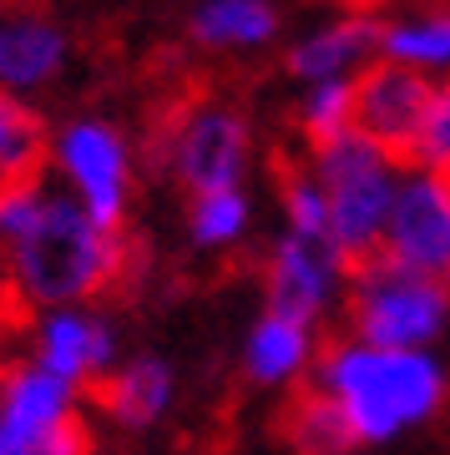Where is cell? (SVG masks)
Segmentation results:
<instances>
[{
    "mask_svg": "<svg viewBox=\"0 0 450 455\" xmlns=\"http://www.w3.org/2000/svg\"><path fill=\"white\" fill-rule=\"evenodd\" d=\"M11 278L26 293V304H71V299H101L122 283L132 253L122 233H107L86 218L71 197H46L36 223L20 233Z\"/></svg>",
    "mask_w": 450,
    "mask_h": 455,
    "instance_id": "cell-1",
    "label": "cell"
},
{
    "mask_svg": "<svg viewBox=\"0 0 450 455\" xmlns=\"http://www.w3.org/2000/svg\"><path fill=\"white\" fill-rule=\"evenodd\" d=\"M319 385L339 395L359 440H385L440 405V374L410 349H365L339 334L319 344Z\"/></svg>",
    "mask_w": 450,
    "mask_h": 455,
    "instance_id": "cell-2",
    "label": "cell"
},
{
    "mask_svg": "<svg viewBox=\"0 0 450 455\" xmlns=\"http://www.w3.org/2000/svg\"><path fill=\"white\" fill-rule=\"evenodd\" d=\"M339 274L350 278V329L365 339V349H405L430 339L450 309V283L400 263L385 238Z\"/></svg>",
    "mask_w": 450,
    "mask_h": 455,
    "instance_id": "cell-3",
    "label": "cell"
},
{
    "mask_svg": "<svg viewBox=\"0 0 450 455\" xmlns=\"http://www.w3.org/2000/svg\"><path fill=\"white\" fill-rule=\"evenodd\" d=\"M314 182L324 193L329 243H334L339 268L365 259L385 238V218H390V172L380 163V152L350 132L334 147L314 152Z\"/></svg>",
    "mask_w": 450,
    "mask_h": 455,
    "instance_id": "cell-4",
    "label": "cell"
},
{
    "mask_svg": "<svg viewBox=\"0 0 450 455\" xmlns=\"http://www.w3.org/2000/svg\"><path fill=\"white\" fill-rule=\"evenodd\" d=\"M435 82L410 61H374L350 82V132L390 167H415V142Z\"/></svg>",
    "mask_w": 450,
    "mask_h": 455,
    "instance_id": "cell-5",
    "label": "cell"
},
{
    "mask_svg": "<svg viewBox=\"0 0 450 455\" xmlns=\"http://www.w3.org/2000/svg\"><path fill=\"white\" fill-rule=\"evenodd\" d=\"M173 142V167L182 188L193 197L208 193H233V182L243 172V152H248V127L243 116L223 112V107H197V101H177V112L167 116V127L157 132Z\"/></svg>",
    "mask_w": 450,
    "mask_h": 455,
    "instance_id": "cell-6",
    "label": "cell"
},
{
    "mask_svg": "<svg viewBox=\"0 0 450 455\" xmlns=\"http://www.w3.org/2000/svg\"><path fill=\"white\" fill-rule=\"evenodd\" d=\"M56 152H61L71 182L86 197V218L107 233H117L122 197H127V152L117 142V132L101 127V122H76V127H66Z\"/></svg>",
    "mask_w": 450,
    "mask_h": 455,
    "instance_id": "cell-7",
    "label": "cell"
},
{
    "mask_svg": "<svg viewBox=\"0 0 450 455\" xmlns=\"http://www.w3.org/2000/svg\"><path fill=\"white\" fill-rule=\"evenodd\" d=\"M385 248L400 263L450 283V203L430 178L410 182L385 218Z\"/></svg>",
    "mask_w": 450,
    "mask_h": 455,
    "instance_id": "cell-8",
    "label": "cell"
},
{
    "mask_svg": "<svg viewBox=\"0 0 450 455\" xmlns=\"http://www.w3.org/2000/svg\"><path fill=\"white\" fill-rule=\"evenodd\" d=\"M339 268L334 248L329 243H309V238H284L278 253L269 259V319H284V324L309 329L314 314L324 309V289H329V274Z\"/></svg>",
    "mask_w": 450,
    "mask_h": 455,
    "instance_id": "cell-9",
    "label": "cell"
},
{
    "mask_svg": "<svg viewBox=\"0 0 450 455\" xmlns=\"http://www.w3.org/2000/svg\"><path fill=\"white\" fill-rule=\"evenodd\" d=\"M274 435L289 445V455H350L359 445L350 410L339 405V395L324 390V385H299L284 400Z\"/></svg>",
    "mask_w": 450,
    "mask_h": 455,
    "instance_id": "cell-10",
    "label": "cell"
},
{
    "mask_svg": "<svg viewBox=\"0 0 450 455\" xmlns=\"http://www.w3.org/2000/svg\"><path fill=\"white\" fill-rule=\"evenodd\" d=\"M112 359V334L97 319H81V314H56L41 329V370L56 374L61 385L76 379H97V370Z\"/></svg>",
    "mask_w": 450,
    "mask_h": 455,
    "instance_id": "cell-11",
    "label": "cell"
},
{
    "mask_svg": "<svg viewBox=\"0 0 450 455\" xmlns=\"http://www.w3.org/2000/svg\"><path fill=\"white\" fill-rule=\"evenodd\" d=\"M167 395H173V374H167L162 359H137V364H127L122 374H97V379H86V400L101 405L107 415H117L122 425L157 420L162 405H167Z\"/></svg>",
    "mask_w": 450,
    "mask_h": 455,
    "instance_id": "cell-12",
    "label": "cell"
},
{
    "mask_svg": "<svg viewBox=\"0 0 450 455\" xmlns=\"http://www.w3.org/2000/svg\"><path fill=\"white\" fill-rule=\"evenodd\" d=\"M46 157H51L46 122L31 107H20L11 92H0V197L16 193V188H36Z\"/></svg>",
    "mask_w": 450,
    "mask_h": 455,
    "instance_id": "cell-13",
    "label": "cell"
},
{
    "mask_svg": "<svg viewBox=\"0 0 450 455\" xmlns=\"http://www.w3.org/2000/svg\"><path fill=\"white\" fill-rule=\"evenodd\" d=\"M374 41H385V26H380L374 16H344L339 26L309 36L304 46L289 56V71L304 76V82H329L334 71H344L350 61H359Z\"/></svg>",
    "mask_w": 450,
    "mask_h": 455,
    "instance_id": "cell-14",
    "label": "cell"
},
{
    "mask_svg": "<svg viewBox=\"0 0 450 455\" xmlns=\"http://www.w3.org/2000/svg\"><path fill=\"white\" fill-rule=\"evenodd\" d=\"M66 41L46 20H11L0 26V86H41L61 66Z\"/></svg>",
    "mask_w": 450,
    "mask_h": 455,
    "instance_id": "cell-15",
    "label": "cell"
},
{
    "mask_svg": "<svg viewBox=\"0 0 450 455\" xmlns=\"http://www.w3.org/2000/svg\"><path fill=\"white\" fill-rule=\"evenodd\" d=\"M274 31L278 16L269 0H208L193 16V36L208 46H258Z\"/></svg>",
    "mask_w": 450,
    "mask_h": 455,
    "instance_id": "cell-16",
    "label": "cell"
},
{
    "mask_svg": "<svg viewBox=\"0 0 450 455\" xmlns=\"http://www.w3.org/2000/svg\"><path fill=\"white\" fill-rule=\"evenodd\" d=\"M274 188H278V197H284V212H289V223H293V238L329 243L324 193H319V182L293 163V152H274ZM329 248H334V243H329Z\"/></svg>",
    "mask_w": 450,
    "mask_h": 455,
    "instance_id": "cell-17",
    "label": "cell"
},
{
    "mask_svg": "<svg viewBox=\"0 0 450 455\" xmlns=\"http://www.w3.org/2000/svg\"><path fill=\"white\" fill-rule=\"evenodd\" d=\"M309 355V334L299 324H284V319H263L248 339V374L253 379H289Z\"/></svg>",
    "mask_w": 450,
    "mask_h": 455,
    "instance_id": "cell-18",
    "label": "cell"
},
{
    "mask_svg": "<svg viewBox=\"0 0 450 455\" xmlns=\"http://www.w3.org/2000/svg\"><path fill=\"white\" fill-rule=\"evenodd\" d=\"M299 122H304V137H309L314 152L334 147L339 137H350V82H324L319 92L304 101Z\"/></svg>",
    "mask_w": 450,
    "mask_h": 455,
    "instance_id": "cell-19",
    "label": "cell"
},
{
    "mask_svg": "<svg viewBox=\"0 0 450 455\" xmlns=\"http://www.w3.org/2000/svg\"><path fill=\"white\" fill-rule=\"evenodd\" d=\"M385 46L390 61H450V16L435 11L420 26H395V31H385Z\"/></svg>",
    "mask_w": 450,
    "mask_h": 455,
    "instance_id": "cell-20",
    "label": "cell"
},
{
    "mask_svg": "<svg viewBox=\"0 0 450 455\" xmlns=\"http://www.w3.org/2000/svg\"><path fill=\"white\" fill-rule=\"evenodd\" d=\"M243 218H248V203L238 193L193 197V238L197 243H228V238H238Z\"/></svg>",
    "mask_w": 450,
    "mask_h": 455,
    "instance_id": "cell-21",
    "label": "cell"
},
{
    "mask_svg": "<svg viewBox=\"0 0 450 455\" xmlns=\"http://www.w3.org/2000/svg\"><path fill=\"white\" fill-rule=\"evenodd\" d=\"M450 163V82L435 86L430 112H425V127H420L415 142V167H446Z\"/></svg>",
    "mask_w": 450,
    "mask_h": 455,
    "instance_id": "cell-22",
    "label": "cell"
},
{
    "mask_svg": "<svg viewBox=\"0 0 450 455\" xmlns=\"http://www.w3.org/2000/svg\"><path fill=\"white\" fill-rule=\"evenodd\" d=\"M20 455H92V430L76 420V415H66L61 425H51L46 435L26 445Z\"/></svg>",
    "mask_w": 450,
    "mask_h": 455,
    "instance_id": "cell-23",
    "label": "cell"
},
{
    "mask_svg": "<svg viewBox=\"0 0 450 455\" xmlns=\"http://www.w3.org/2000/svg\"><path fill=\"white\" fill-rule=\"evenodd\" d=\"M430 182L440 188V197L450 203V163H446V167H435V178H430Z\"/></svg>",
    "mask_w": 450,
    "mask_h": 455,
    "instance_id": "cell-24",
    "label": "cell"
}]
</instances>
